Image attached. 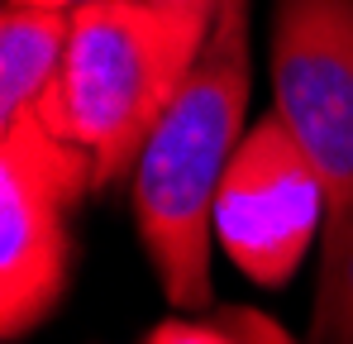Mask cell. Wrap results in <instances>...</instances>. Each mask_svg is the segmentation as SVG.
Wrapping results in <instances>:
<instances>
[{
	"label": "cell",
	"instance_id": "cell-8",
	"mask_svg": "<svg viewBox=\"0 0 353 344\" xmlns=\"http://www.w3.org/2000/svg\"><path fill=\"white\" fill-rule=\"evenodd\" d=\"M143 344H248L243 325L234 321L230 306H220L210 321H186V316H172L163 325H153V335Z\"/></svg>",
	"mask_w": 353,
	"mask_h": 344
},
{
	"label": "cell",
	"instance_id": "cell-4",
	"mask_svg": "<svg viewBox=\"0 0 353 344\" xmlns=\"http://www.w3.org/2000/svg\"><path fill=\"white\" fill-rule=\"evenodd\" d=\"M330 220V187L277 111L258 115L239 139L215 196V244L248 283L296 278L315 234Z\"/></svg>",
	"mask_w": 353,
	"mask_h": 344
},
{
	"label": "cell",
	"instance_id": "cell-2",
	"mask_svg": "<svg viewBox=\"0 0 353 344\" xmlns=\"http://www.w3.org/2000/svg\"><path fill=\"white\" fill-rule=\"evenodd\" d=\"M215 10L168 0H86L72 10L62 72L39 115L77 144L96 187L134 177V163L176 101L210 39Z\"/></svg>",
	"mask_w": 353,
	"mask_h": 344
},
{
	"label": "cell",
	"instance_id": "cell-11",
	"mask_svg": "<svg viewBox=\"0 0 353 344\" xmlns=\"http://www.w3.org/2000/svg\"><path fill=\"white\" fill-rule=\"evenodd\" d=\"M29 5H58V10H77V5H86V0H29Z\"/></svg>",
	"mask_w": 353,
	"mask_h": 344
},
{
	"label": "cell",
	"instance_id": "cell-6",
	"mask_svg": "<svg viewBox=\"0 0 353 344\" xmlns=\"http://www.w3.org/2000/svg\"><path fill=\"white\" fill-rule=\"evenodd\" d=\"M72 10L5 0L0 15V124L39 111L62 72Z\"/></svg>",
	"mask_w": 353,
	"mask_h": 344
},
{
	"label": "cell",
	"instance_id": "cell-1",
	"mask_svg": "<svg viewBox=\"0 0 353 344\" xmlns=\"http://www.w3.org/2000/svg\"><path fill=\"white\" fill-rule=\"evenodd\" d=\"M248 0H220L191 77L134 163V225L176 311H205L215 292V196L248 134Z\"/></svg>",
	"mask_w": 353,
	"mask_h": 344
},
{
	"label": "cell",
	"instance_id": "cell-3",
	"mask_svg": "<svg viewBox=\"0 0 353 344\" xmlns=\"http://www.w3.org/2000/svg\"><path fill=\"white\" fill-rule=\"evenodd\" d=\"M96 187L91 158L39 111L0 124V325L34 335L67 292L72 211Z\"/></svg>",
	"mask_w": 353,
	"mask_h": 344
},
{
	"label": "cell",
	"instance_id": "cell-5",
	"mask_svg": "<svg viewBox=\"0 0 353 344\" xmlns=\"http://www.w3.org/2000/svg\"><path fill=\"white\" fill-rule=\"evenodd\" d=\"M272 111L315 158L334 211L353 187V0H277Z\"/></svg>",
	"mask_w": 353,
	"mask_h": 344
},
{
	"label": "cell",
	"instance_id": "cell-9",
	"mask_svg": "<svg viewBox=\"0 0 353 344\" xmlns=\"http://www.w3.org/2000/svg\"><path fill=\"white\" fill-rule=\"evenodd\" d=\"M230 311H234V321L243 325L248 344H301L282 321H272V316H268V311H258V306H230Z\"/></svg>",
	"mask_w": 353,
	"mask_h": 344
},
{
	"label": "cell",
	"instance_id": "cell-7",
	"mask_svg": "<svg viewBox=\"0 0 353 344\" xmlns=\"http://www.w3.org/2000/svg\"><path fill=\"white\" fill-rule=\"evenodd\" d=\"M310 344H353V187L330 211L325 234H320Z\"/></svg>",
	"mask_w": 353,
	"mask_h": 344
},
{
	"label": "cell",
	"instance_id": "cell-10",
	"mask_svg": "<svg viewBox=\"0 0 353 344\" xmlns=\"http://www.w3.org/2000/svg\"><path fill=\"white\" fill-rule=\"evenodd\" d=\"M168 5H186V10H215L220 0H168Z\"/></svg>",
	"mask_w": 353,
	"mask_h": 344
}]
</instances>
